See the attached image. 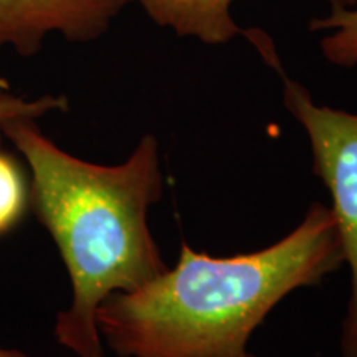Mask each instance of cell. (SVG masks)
I'll return each instance as SVG.
<instances>
[{
  "instance_id": "cell-1",
  "label": "cell",
  "mask_w": 357,
  "mask_h": 357,
  "mask_svg": "<svg viewBox=\"0 0 357 357\" xmlns=\"http://www.w3.org/2000/svg\"><path fill=\"white\" fill-rule=\"evenodd\" d=\"M344 263L336 220L314 202L270 247L208 257L182 243L178 263L96 311L101 339L118 357H255L248 341L273 307Z\"/></svg>"
},
{
  "instance_id": "cell-2",
  "label": "cell",
  "mask_w": 357,
  "mask_h": 357,
  "mask_svg": "<svg viewBox=\"0 0 357 357\" xmlns=\"http://www.w3.org/2000/svg\"><path fill=\"white\" fill-rule=\"evenodd\" d=\"M0 132L26 160L33 212L71 281L70 307L56 316V341L78 357L105 356L96 324L101 303L169 268L147 222L164 192L158 139L146 134L124 162L101 166L58 147L37 119H17Z\"/></svg>"
},
{
  "instance_id": "cell-3",
  "label": "cell",
  "mask_w": 357,
  "mask_h": 357,
  "mask_svg": "<svg viewBox=\"0 0 357 357\" xmlns=\"http://www.w3.org/2000/svg\"><path fill=\"white\" fill-rule=\"evenodd\" d=\"M287 109L305 128L312 151V171L331 194V208L351 270V296L342 321V357H357V114L312 101L310 91L278 70Z\"/></svg>"
},
{
  "instance_id": "cell-4",
  "label": "cell",
  "mask_w": 357,
  "mask_h": 357,
  "mask_svg": "<svg viewBox=\"0 0 357 357\" xmlns=\"http://www.w3.org/2000/svg\"><path fill=\"white\" fill-rule=\"evenodd\" d=\"M132 0H0V48L22 56L42 50L48 35L93 42Z\"/></svg>"
},
{
  "instance_id": "cell-5",
  "label": "cell",
  "mask_w": 357,
  "mask_h": 357,
  "mask_svg": "<svg viewBox=\"0 0 357 357\" xmlns=\"http://www.w3.org/2000/svg\"><path fill=\"white\" fill-rule=\"evenodd\" d=\"M155 24L208 45L247 33L231 19L234 0H136Z\"/></svg>"
},
{
  "instance_id": "cell-6",
  "label": "cell",
  "mask_w": 357,
  "mask_h": 357,
  "mask_svg": "<svg viewBox=\"0 0 357 357\" xmlns=\"http://www.w3.org/2000/svg\"><path fill=\"white\" fill-rule=\"evenodd\" d=\"M311 30H333V33L321 40L326 60L342 68L357 65V6L337 8L323 19H314Z\"/></svg>"
},
{
  "instance_id": "cell-7",
  "label": "cell",
  "mask_w": 357,
  "mask_h": 357,
  "mask_svg": "<svg viewBox=\"0 0 357 357\" xmlns=\"http://www.w3.org/2000/svg\"><path fill=\"white\" fill-rule=\"evenodd\" d=\"M29 189L19 164L0 149V236L19 225L29 205Z\"/></svg>"
},
{
  "instance_id": "cell-8",
  "label": "cell",
  "mask_w": 357,
  "mask_h": 357,
  "mask_svg": "<svg viewBox=\"0 0 357 357\" xmlns=\"http://www.w3.org/2000/svg\"><path fill=\"white\" fill-rule=\"evenodd\" d=\"M66 109H68V100L65 96L45 95L30 100V98L7 93L0 96V131L6 124L17 119H40L55 111Z\"/></svg>"
},
{
  "instance_id": "cell-9",
  "label": "cell",
  "mask_w": 357,
  "mask_h": 357,
  "mask_svg": "<svg viewBox=\"0 0 357 357\" xmlns=\"http://www.w3.org/2000/svg\"><path fill=\"white\" fill-rule=\"evenodd\" d=\"M331 3V10H337V8H351L357 6V0H329Z\"/></svg>"
},
{
  "instance_id": "cell-10",
  "label": "cell",
  "mask_w": 357,
  "mask_h": 357,
  "mask_svg": "<svg viewBox=\"0 0 357 357\" xmlns=\"http://www.w3.org/2000/svg\"><path fill=\"white\" fill-rule=\"evenodd\" d=\"M0 357H29V356L24 354V352H22V351L3 349V347H0Z\"/></svg>"
},
{
  "instance_id": "cell-11",
  "label": "cell",
  "mask_w": 357,
  "mask_h": 357,
  "mask_svg": "<svg viewBox=\"0 0 357 357\" xmlns=\"http://www.w3.org/2000/svg\"><path fill=\"white\" fill-rule=\"evenodd\" d=\"M10 93V83H8L7 78L0 77V96Z\"/></svg>"
},
{
  "instance_id": "cell-12",
  "label": "cell",
  "mask_w": 357,
  "mask_h": 357,
  "mask_svg": "<svg viewBox=\"0 0 357 357\" xmlns=\"http://www.w3.org/2000/svg\"><path fill=\"white\" fill-rule=\"evenodd\" d=\"M100 357H105V356H100Z\"/></svg>"
}]
</instances>
